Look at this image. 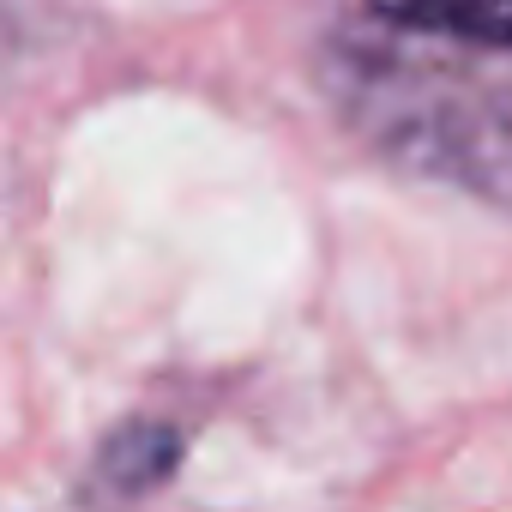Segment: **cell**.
I'll return each instance as SVG.
<instances>
[{"label": "cell", "mask_w": 512, "mask_h": 512, "mask_svg": "<svg viewBox=\"0 0 512 512\" xmlns=\"http://www.w3.org/2000/svg\"><path fill=\"white\" fill-rule=\"evenodd\" d=\"M332 97H344V115L398 163L512 205V55L338 49Z\"/></svg>", "instance_id": "6da1fadb"}, {"label": "cell", "mask_w": 512, "mask_h": 512, "mask_svg": "<svg viewBox=\"0 0 512 512\" xmlns=\"http://www.w3.org/2000/svg\"><path fill=\"white\" fill-rule=\"evenodd\" d=\"M386 31L512 55V0H368Z\"/></svg>", "instance_id": "7a4b0ae2"}, {"label": "cell", "mask_w": 512, "mask_h": 512, "mask_svg": "<svg viewBox=\"0 0 512 512\" xmlns=\"http://www.w3.org/2000/svg\"><path fill=\"white\" fill-rule=\"evenodd\" d=\"M181 452H187L181 428L139 416V422H127V428H115V434L103 440V452H97V476H103L115 494H151V488H163V482L175 476Z\"/></svg>", "instance_id": "3957f363"}]
</instances>
